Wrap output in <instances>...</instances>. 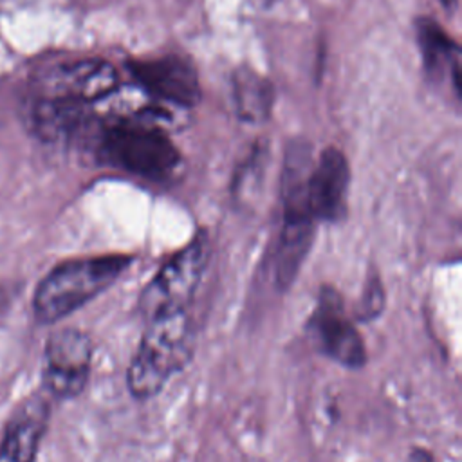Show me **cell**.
<instances>
[{"label":"cell","instance_id":"8fae6325","mask_svg":"<svg viewBox=\"0 0 462 462\" xmlns=\"http://www.w3.org/2000/svg\"><path fill=\"white\" fill-rule=\"evenodd\" d=\"M417 42L422 54V63L426 72L440 79L442 76H451V87L460 97V49L451 40V36L431 18L417 20Z\"/></svg>","mask_w":462,"mask_h":462},{"label":"cell","instance_id":"8992f818","mask_svg":"<svg viewBox=\"0 0 462 462\" xmlns=\"http://www.w3.org/2000/svg\"><path fill=\"white\" fill-rule=\"evenodd\" d=\"M92 368V341L74 327L51 332L43 348V390L54 399H74L88 384Z\"/></svg>","mask_w":462,"mask_h":462},{"label":"cell","instance_id":"7a4b0ae2","mask_svg":"<svg viewBox=\"0 0 462 462\" xmlns=\"http://www.w3.org/2000/svg\"><path fill=\"white\" fill-rule=\"evenodd\" d=\"M132 262L134 256L125 253L78 256L60 262L42 278L34 291V319L42 325L61 321L112 287Z\"/></svg>","mask_w":462,"mask_h":462},{"label":"cell","instance_id":"4fadbf2b","mask_svg":"<svg viewBox=\"0 0 462 462\" xmlns=\"http://www.w3.org/2000/svg\"><path fill=\"white\" fill-rule=\"evenodd\" d=\"M383 307H384L383 285H381V280L377 276H374L366 282V287L363 291L361 303L357 307V319L372 321L381 314Z\"/></svg>","mask_w":462,"mask_h":462},{"label":"cell","instance_id":"52a82bcc","mask_svg":"<svg viewBox=\"0 0 462 462\" xmlns=\"http://www.w3.org/2000/svg\"><path fill=\"white\" fill-rule=\"evenodd\" d=\"M119 83L117 70L101 58L60 63L42 79V97L88 105L110 96Z\"/></svg>","mask_w":462,"mask_h":462},{"label":"cell","instance_id":"6da1fadb","mask_svg":"<svg viewBox=\"0 0 462 462\" xmlns=\"http://www.w3.org/2000/svg\"><path fill=\"white\" fill-rule=\"evenodd\" d=\"M195 330L189 307L171 309L144 319V330L126 370L134 399L148 401L191 359Z\"/></svg>","mask_w":462,"mask_h":462},{"label":"cell","instance_id":"9c48e42d","mask_svg":"<svg viewBox=\"0 0 462 462\" xmlns=\"http://www.w3.org/2000/svg\"><path fill=\"white\" fill-rule=\"evenodd\" d=\"M350 166L345 153L327 146L307 175V206L316 222H339L346 213Z\"/></svg>","mask_w":462,"mask_h":462},{"label":"cell","instance_id":"9a60e30c","mask_svg":"<svg viewBox=\"0 0 462 462\" xmlns=\"http://www.w3.org/2000/svg\"><path fill=\"white\" fill-rule=\"evenodd\" d=\"M9 298H11L9 289L4 283H0V312H4V309L9 305Z\"/></svg>","mask_w":462,"mask_h":462},{"label":"cell","instance_id":"5b68a950","mask_svg":"<svg viewBox=\"0 0 462 462\" xmlns=\"http://www.w3.org/2000/svg\"><path fill=\"white\" fill-rule=\"evenodd\" d=\"M305 334L312 348L336 365L359 370L366 365V346L361 332L345 309L341 294L334 287H321L314 309L307 319Z\"/></svg>","mask_w":462,"mask_h":462},{"label":"cell","instance_id":"277c9868","mask_svg":"<svg viewBox=\"0 0 462 462\" xmlns=\"http://www.w3.org/2000/svg\"><path fill=\"white\" fill-rule=\"evenodd\" d=\"M211 254L206 231H199L184 247L175 251L152 276L139 296V312L144 319L171 309H184L202 282Z\"/></svg>","mask_w":462,"mask_h":462},{"label":"cell","instance_id":"5bb4252c","mask_svg":"<svg viewBox=\"0 0 462 462\" xmlns=\"http://www.w3.org/2000/svg\"><path fill=\"white\" fill-rule=\"evenodd\" d=\"M408 462H435L433 455H430L428 451L420 449V448H415L410 457H408Z\"/></svg>","mask_w":462,"mask_h":462},{"label":"cell","instance_id":"30bf717a","mask_svg":"<svg viewBox=\"0 0 462 462\" xmlns=\"http://www.w3.org/2000/svg\"><path fill=\"white\" fill-rule=\"evenodd\" d=\"M47 397L31 395L13 411L0 442V462H34L51 415Z\"/></svg>","mask_w":462,"mask_h":462},{"label":"cell","instance_id":"7c38bea8","mask_svg":"<svg viewBox=\"0 0 462 462\" xmlns=\"http://www.w3.org/2000/svg\"><path fill=\"white\" fill-rule=\"evenodd\" d=\"M233 99L242 121L262 123L271 116L274 90L263 76L242 67L233 74Z\"/></svg>","mask_w":462,"mask_h":462},{"label":"cell","instance_id":"2e32d148","mask_svg":"<svg viewBox=\"0 0 462 462\" xmlns=\"http://www.w3.org/2000/svg\"><path fill=\"white\" fill-rule=\"evenodd\" d=\"M440 2H442V4H444L448 9H449V7H453V5L457 4V0H440Z\"/></svg>","mask_w":462,"mask_h":462},{"label":"cell","instance_id":"ba28073f","mask_svg":"<svg viewBox=\"0 0 462 462\" xmlns=\"http://www.w3.org/2000/svg\"><path fill=\"white\" fill-rule=\"evenodd\" d=\"M132 78L153 97L179 106H193L200 99L197 69L188 58L162 56L153 60H130Z\"/></svg>","mask_w":462,"mask_h":462},{"label":"cell","instance_id":"3957f363","mask_svg":"<svg viewBox=\"0 0 462 462\" xmlns=\"http://www.w3.org/2000/svg\"><path fill=\"white\" fill-rule=\"evenodd\" d=\"M94 130L90 143L99 164L150 180H166L180 166V152L161 128L119 121Z\"/></svg>","mask_w":462,"mask_h":462}]
</instances>
